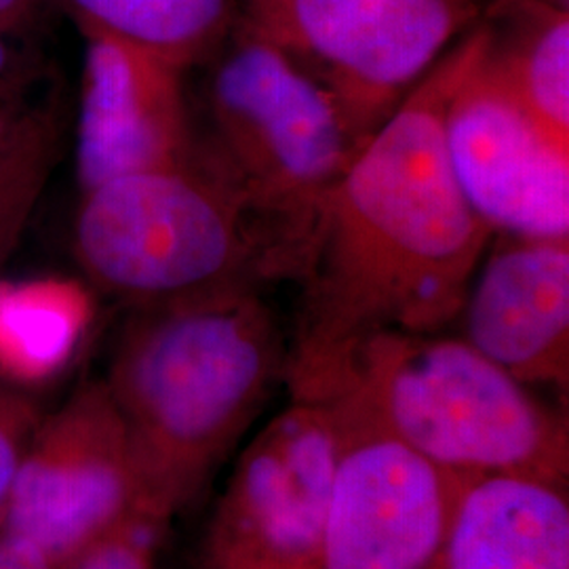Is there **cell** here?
I'll return each mask as SVG.
<instances>
[{"label": "cell", "mask_w": 569, "mask_h": 569, "mask_svg": "<svg viewBox=\"0 0 569 569\" xmlns=\"http://www.w3.org/2000/svg\"><path fill=\"white\" fill-rule=\"evenodd\" d=\"M0 569H58V566L26 540L0 531Z\"/></svg>", "instance_id": "cell-23"}, {"label": "cell", "mask_w": 569, "mask_h": 569, "mask_svg": "<svg viewBox=\"0 0 569 569\" xmlns=\"http://www.w3.org/2000/svg\"><path fill=\"white\" fill-rule=\"evenodd\" d=\"M333 453L326 407L291 399L241 451L197 569H321Z\"/></svg>", "instance_id": "cell-9"}, {"label": "cell", "mask_w": 569, "mask_h": 569, "mask_svg": "<svg viewBox=\"0 0 569 569\" xmlns=\"http://www.w3.org/2000/svg\"><path fill=\"white\" fill-rule=\"evenodd\" d=\"M289 390L300 401L352 397L399 441L460 477L568 479L566 416L460 336L378 331Z\"/></svg>", "instance_id": "cell-3"}, {"label": "cell", "mask_w": 569, "mask_h": 569, "mask_svg": "<svg viewBox=\"0 0 569 569\" xmlns=\"http://www.w3.org/2000/svg\"><path fill=\"white\" fill-rule=\"evenodd\" d=\"M58 148H42L0 173V260L16 244L56 163Z\"/></svg>", "instance_id": "cell-18"}, {"label": "cell", "mask_w": 569, "mask_h": 569, "mask_svg": "<svg viewBox=\"0 0 569 569\" xmlns=\"http://www.w3.org/2000/svg\"><path fill=\"white\" fill-rule=\"evenodd\" d=\"M430 569H569L566 483L470 477Z\"/></svg>", "instance_id": "cell-13"}, {"label": "cell", "mask_w": 569, "mask_h": 569, "mask_svg": "<svg viewBox=\"0 0 569 569\" xmlns=\"http://www.w3.org/2000/svg\"><path fill=\"white\" fill-rule=\"evenodd\" d=\"M74 253L89 283L129 308L281 279L262 228L197 150L82 192Z\"/></svg>", "instance_id": "cell-5"}, {"label": "cell", "mask_w": 569, "mask_h": 569, "mask_svg": "<svg viewBox=\"0 0 569 569\" xmlns=\"http://www.w3.org/2000/svg\"><path fill=\"white\" fill-rule=\"evenodd\" d=\"M81 110L77 180L81 192L100 183L171 164L197 150L186 68L96 28H81Z\"/></svg>", "instance_id": "cell-11"}, {"label": "cell", "mask_w": 569, "mask_h": 569, "mask_svg": "<svg viewBox=\"0 0 569 569\" xmlns=\"http://www.w3.org/2000/svg\"><path fill=\"white\" fill-rule=\"evenodd\" d=\"M142 509L127 430L103 380L82 382L28 439L0 531L58 568Z\"/></svg>", "instance_id": "cell-8"}, {"label": "cell", "mask_w": 569, "mask_h": 569, "mask_svg": "<svg viewBox=\"0 0 569 569\" xmlns=\"http://www.w3.org/2000/svg\"><path fill=\"white\" fill-rule=\"evenodd\" d=\"M93 317L84 284L44 277L0 284V378L39 385L68 366Z\"/></svg>", "instance_id": "cell-15"}, {"label": "cell", "mask_w": 569, "mask_h": 569, "mask_svg": "<svg viewBox=\"0 0 569 569\" xmlns=\"http://www.w3.org/2000/svg\"><path fill=\"white\" fill-rule=\"evenodd\" d=\"M169 521L148 512L133 510L114 529L58 569H157V555Z\"/></svg>", "instance_id": "cell-17"}, {"label": "cell", "mask_w": 569, "mask_h": 569, "mask_svg": "<svg viewBox=\"0 0 569 569\" xmlns=\"http://www.w3.org/2000/svg\"><path fill=\"white\" fill-rule=\"evenodd\" d=\"M41 418V406L28 392L0 382V523L21 453Z\"/></svg>", "instance_id": "cell-20"}, {"label": "cell", "mask_w": 569, "mask_h": 569, "mask_svg": "<svg viewBox=\"0 0 569 569\" xmlns=\"http://www.w3.org/2000/svg\"><path fill=\"white\" fill-rule=\"evenodd\" d=\"M477 32L443 117L453 180L493 234L569 239V140L491 70L479 21Z\"/></svg>", "instance_id": "cell-10"}, {"label": "cell", "mask_w": 569, "mask_h": 569, "mask_svg": "<svg viewBox=\"0 0 569 569\" xmlns=\"http://www.w3.org/2000/svg\"><path fill=\"white\" fill-rule=\"evenodd\" d=\"M56 136L60 121L51 100L37 93L0 100V173Z\"/></svg>", "instance_id": "cell-19"}, {"label": "cell", "mask_w": 569, "mask_h": 569, "mask_svg": "<svg viewBox=\"0 0 569 569\" xmlns=\"http://www.w3.org/2000/svg\"><path fill=\"white\" fill-rule=\"evenodd\" d=\"M479 23L491 70L569 140V11L542 0H488Z\"/></svg>", "instance_id": "cell-14"}, {"label": "cell", "mask_w": 569, "mask_h": 569, "mask_svg": "<svg viewBox=\"0 0 569 569\" xmlns=\"http://www.w3.org/2000/svg\"><path fill=\"white\" fill-rule=\"evenodd\" d=\"M542 2H547V4H552V7H557V9H563V11H569V0H542Z\"/></svg>", "instance_id": "cell-24"}, {"label": "cell", "mask_w": 569, "mask_h": 569, "mask_svg": "<svg viewBox=\"0 0 569 569\" xmlns=\"http://www.w3.org/2000/svg\"><path fill=\"white\" fill-rule=\"evenodd\" d=\"M287 352L260 284L131 308L103 385L143 510L171 521L201 493L284 380Z\"/></svg>", "instance_id": "cell-2"}, {"label": "cell", "mask_w": 569, "mask_h": 569, "mask_svg": "<svg viewBox=\"0 0 569 569\" xmlns=\"http://www.w3.org/2000/svg\"><path fill=\"white\" fill-rule=\"evenodd\" d=\"M51 0H0V30L30 39L41 26Z\"/></svg>", "instance_id": "cell-22"}, {"label": "cell", "mask_w": 569, "mask_h": 569, "mask_svg": "<svg viewBox=\"0 0 569 569\" xmlns=\"http://www.w3.org/2000/svg\"><path fill=\"white\" fill-rule=\"evenodd\" d=\"M207 63L197 152L262 228L281 279L298 281L327 201L366 142L326 87L243 20Z\"/></svg>", "instance_id": "cell-4"}, {"label": "cell", "mask_w": 569, "mask_h": 569, "mask_svg": "<svg viewBox=\"0 0 569 569\" xmlns=\"http://www.w3.org/2000/svg\"><path fill=\"white\" fill-rule=\"evenodd\" d=\"M479 41L477 23L357 150L329 197L300 283L284 382H298L378 331L458 321L491 239L449 169L443 117Z\"/></svg>", "instance_id": "cell-1"}, {"label": "cell", "mask_w": 569, "mask_h": 569, "mask_svg": "<svg viewBox=\"0 0 569 569\" xmlns=\"http://www.w3.org/2000/svg\"><path fill=\"white\" fill-rule=\"evenodd\" d=\"M312 403L336 432L321 569H430L470 477L432 465L348 395Z\"/></svg>", "instance_id": "cell-7"}, {"label": "cell", "mask_w": 569, "mask_h": 569, "mask_svg": "<svg viewBox=\"0 0 569 569\" xmlns=\"http://www.w3.org/2000/svg\"><path fill=\"white\" fill-rule=\"evenodd\" d=\"M458 321L460 338L523 385L568 390L569 239L498 234Z\"/></svg>", "instance_id": "cell-12"}, {"label": "cell", "mask_w": 569, "mask_h": 569, "mask_svg": "<svg viewBox=\"0 0 569 569\" xmlns=\"http://www.w3.org/2000/svg\"><path fill=\"white\" fill-rule=\"evenodd\" d=\"M28 41L0 30V100L39 93L44 66Z\"/></svg>", "instance_id": "cell-21"}, {"label": "cell", "mask_w": 569, "mask_h": 569, "mask_svg": "<svg viewBox=\"0 0 569 569\" xmlns=\"http://www.w3.org/2000/svg\"><path fill=\"white\" fill-rule=\"evenodd\" d=\"M96 28L192 68L211 60L241 20L243 0H58Z\"/></svg>", "instance_id": "cell-16"}, {"label": "cell", "mask_w": 569, "mask_h": 569, "mask_svg": "<svg viewBox=\"0 0 569 569\" xmlns=\"http://www.w3.org/2000/svg\"><path fill=\"white\" fill-rule=\"evenodd\" d=\"M488 0H243L241 20L326 87L359 140L479 21Z\"/></svg>", "instance_id": "cell-6"}]
</instances>
